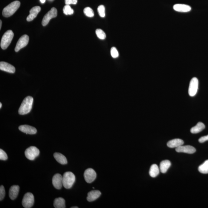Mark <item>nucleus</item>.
<instances>
[{"label": "nucleus", "instance_id": "8", "mask_svg": "<svg viewBox=\"0 0 208 208\" xmlns=\"http://www.w3.org/2000/svg\"><path fill=\"white\" fill-rule=\"evenodd\" d=\"M198 81L194 77L190 81L189 89V94L190 97H194L197 94L198 89Z\"/></svg>", "mask_w": 208, "mask_h": 208}, {"label": "nucleus", "instance_id": "2", "mask_svg": "<svg viewBox=\"0 0 208 208\" xmlns=\"http://www.w3.org/2000/svg\"><path fill=\"white\" fill-rule=\"evenodd\" d=\"M21 3L19 1H16L12 2L4 9L2 15L6 17L11 16L17 11Z\"/></svg>", "mask_w": 208, "mask_h": 208}, {"label": "nucleus", "instance_id": "33", "mask_svg": "<svg viewBox=\"0 0 208 208\" xmlns=\"http://www.w3.org/2000/svg\"><path fill=\"white\" fill-rule=\"evenodd\" d=\"M78 2V0H65V3L66 5H69L73 4H76Z\"/></svg>", "mask_w": 208, "mask_h": 208}, {"label": "nucleus", "instance_id": "26", "mask_svg": "<svg viewBox=\"0 0 208 208\" xmlns=\"http://www.w3.org/2000/svg\"><path fill=\"white\" fill-rule=\"evenodd\" d=\"M84 14L88 17H91L94 16V13L93 9L90 7H86L84 9Z\"/></svg>", "mask_w": 208, "mask_h": 208}, {"label": "nucleus", "instance_id": "19", "mask_svg": "<svg viewBox=\"0 0 208 208\" xmlns=\"http://www.w3.org/2000/svg\"><path fill=\"white\" fill-rule=\"evenodd\" d=\"M184 142L182 140L180 139H174L171 140L167 143V145L168 147L170 148H177L182 146Z\"/></svg>", "mask_w": 208, "mask_h": 208}, {"label": "nucleus", "instance_id": "23", "mask_svg": "<svg viewBox=\"0 0 208 208\" xmlns=\"http://www.w3.org/2000/svg\"><path fill=\"white\" fill-rule=\"evenodd\" d=\"M54 206L55 208H66L65 199L62 197L56 198L54 201Z\"/></svg>", "mask_w": 208, "mask_h": 208}, {"label": "nucleus", "instance_id": "34", "mask_svg": "<svg viewBox=\"0 0 208 208\" xmlns=\"http://www.w3.org/2000/svg\"><path fill=\"white\" fill-rule=\"evenodd\" d=\"M208 140V135L201 137V138H200L199 140H198V141H199L200 143H202Z\"/></svg>", "mask_w": 208, "mask_h": 208}, {"label": "nucleus", "instance_id": "31", "mask_svg": "<svg viewBox=\"0 0 208 208\" xmlns=\"http://www.w3.org/2000/svg\"><path fill=\"white\" fill-rule=\"evenodd\" d=\"M8 158L7 154L2 149H0V159L6 160Z\"/></svg>", "mask_w": 208, "mask_h": 208}, {"label": "nucleus", "instance_id": "10", "mask_svg": "<svg viewBox=\"0 0 208 208\" xmlns=\"http://www.w3.org/2000/svg\"><path fill=\"white\" fill-rule=\"evenodd\" d=\"M29 37L27 35H24L19 38L15 48V51L18 52L21 49L26 47L28 43Z\"/></svg>", "mask_w": 208, "mask_h": 208}, {"label": "nucleus", "instance_id": "1", "mask_svg": "<svg viewBox=\"0 0 208 208\" xmlns=\"http://www.w3.org/2000/svg\"><path fill=\"white\" fill-rule=\"evenodd\" d=\"M33 102V98L30 96H28L23 100L19 109V113L21 115L28 114L31 110Z\"/></svg>", "mask_w": 208, "mask_h": 208}, {"label": "nucleus", "instance_id": "13", "mask_svg": "<svg viewBox=\"0 0 208 208\" xmlns=\"http://www.w3.org/2000/svg\"><path fill=\"white\" fill-rule=\"evenodd\" d=\"M19 129L27 134H34L37 133V130L35 128L28 125H21L19 127Z\"/></svg>", "mask_w": 208, "mask_h": 208}, {"label": "nucleus", "instance_id": "35", "mask_svg": "<svg viewBox=\"0 0 208 208\" xmlns=\"http://www.w3.org/2000/svg\"><path fill=\"white\" fill-rule=\"evenodd\" d=\"M41 2L42 3H45V1H46V0H40Z\"/></svg>", "mask_w": 208, "mask_h": 208}, {"label": "nucleus", "instance_id": "4", "mask_svg": "<svg viewBox=\"0 0 208 208\" xmlns=\"http://www.w3.org/2000/svg\"><path fill=\"white\" fill-rule=\"evenodd\" d=\"M14 33L12 30H9L5 33L2 36L1 42V48L4 50L6 49L11 43L14 37Z\"/></svg>", "mask_w": 208, "mask_h": 208}, {"label": "nucleus", "instance_id": "11", "mask_svg": "<svg viewBox=\"0 0 208 208\" xmlns=\"http://www.w3.org/2000/svg\"><path fill=\"white\" fill-rule=\"evenodd\" d=\"M52 183L56 189H60L62 185V176L59 173H57L52 178Z\"/></svg>", "mask_w": 208, "mask_h": 208}, {"label": "nucleus", "instance_id": "17", "mask_svg": "<svg viewBox=\"0 0 208 208\" xmlns=\"http://www.w3.org/2000/svg\"><path fill=\"white\" fill-rule=\"evenodd\" d=\"M101 195V193L100 191L97 190L91 191L88 193L87 200L88 202H93L98 199L99 197Z\"/></svg>", "mask_w": 208, "mask_h": 208}, {"label": "nucleus", "instance_id": "12", "mask_svg": "<svg viewBox=\"0 0 208 208\" xmlns=\"http://www.w3.org/2000/svg\"><path fill=\"white\" fill-rule=\"evenodd\" d=\"M176 151L177 152H182L189 154H192L196 152L195 148L190 145L186 146H182L176 148Z\"/></svg>", "mask_w": 208, "mask_h": 208}, {"label": "nucleus", "instance_id": "32", "mask_svg": "<svg viewBox=\"0 0 208 208\" xmlns=\"http://www.w3.org/2000/svg\"><path fill=\"white\" fill-rule=\"evenodd\" d=\"M5 196V190L3 185L0 186V201H2Z\"/></svg>", "mask_w": 208, "mask_h": 208}, {"label": "nucleus", "instance_id": "5", "mask_svg": "<svg viewBox=\"0 0 208 208\" xmlns=\"http://www.w3.org/2000/svg\"><path fill=\"white\" fill-rule=\"evenodd\" d=\"M39 154V150L35 146H32L27 148L25 152V155L28 159L33 160Z\"/></svg>", "mask_w": 208, "mask_h": 208}, {"label": "nucleus", "instance_id": "28", "mask_svg": "<svg viewBox=\"0 0 208 208\" xmlns=\"http://www.w3.org/2000/svg\"><path fill=\"white\" fill-rule=\"evenodd\" d=\"M63 12L64 14L66 15H72L74 13V10L71 8L70 6L68 5H66L64 6L63 9Z\"/></svg>", "mask_w": 208, "mask_h": 208}, {"label": "nucleus", "instance_id": "38", "mask_svg": "<svg viewBox=\"0 0 208 208\" xmlns=\"http://www.w3.org/2000/svg\"><path fill=\"white\" fill-rule=\"evenodd\" d=\"M2 103H0V108H1V107H2Z\"/></svg>", "mask_w": 208, "mask_h": 208}, {"label": "nucleus", "instance_id": "9", "mask_svg": "<svg viewBox=\"0 0 208 208\" xmlns=\"http://www.w3.org/2000/svg\"><path fill=\"white\" fill-rule=\"evenodd\" d=\"M84 177L86 182L91 183L95 180L97 177V173L93 169H88L85 171Z\"/></svg>", "mask_w": 208, "mask_h": 208}, {"label": "nucleus", "instance_id": "6", "mask_svg": "<svg viewBox=\"0 0 208 208\" xmlns=\"http://www.w3.org/2000/svg\"><path fill=\"white\" fill-rule=\"evenodd\" d=\"M34 203V197L31 193L28 192L25 195L22 201V206L25 208H30Z\"/></svg>", "mask_w": 208, "mask_h": 208}, {"label": "nucleus", "instance_id": "22", "mask_svg": "<svg viewBox=\"0 0 208 208\" xmlns=\"http://www.w3.org/2000/svg\"><path fill=\"white\" fill-rule=\"evenodd\" d=\"M205 128V125L202 122H198L196 126L192 128L190 130L191 132L193 134H196L204 130Z\"/></svg>", "mask_w": 208, "mask_h": 208}, {"label": "nucleus", "instance_id": "25", "mask_svg": "<svg viewBox=\"0 0 208 208\" xmlns=\"http://www.w3.org/2000/svg\"><path fill=\"white\" fill-rule=\"evenodd\" d=\"M200 172L203 174L208 173V160L205 161L202 164L200 165L198 168Z\"/></svg>", "mask_w": 208, "mask_h": 208}, {"label": "nucleus", "instance_id": "18", "mask_svg": "<svg viewBox=\"0 0 208 208\" xmlns=\"http://www.w3.org/2000/svg\"><path fill=\"white\" fill-rule=\"evenodd\" d=\"M19 186L14 185L10 187L9 190V196L12 200L15 199L18 195L19 191Z\"/></svg>", "mask_w": 208, "mask_h": 208}, {"label": "nucleus", "instance_id": "20", "mask_svg": "<svg viewBox=\"0 0 208 208\" xmlns=\"http://www.w3.org/2000/svg\"><path fill=\"white\" fill-rule=\"evenodd\" d=\"M171 162L169 160H165L161 162L160 165V171L162 173H165L171 166Z\"/></svg>", "mask_w": 208, "mask_h": 208}, {"label": "nucleus", "instance_id": "7", "mask_svg": "<svg viewBox=\"0 0 208 208\" xmlns=\"http://www.w3.org/2000/svg\"><path fill=\"white\" fill-rule=\"evenodd\" d=\"M58 15L57 9L53 7L45 15L42 19V25L43 26H46L49 23V21L52 18H55Z\"/></svg>", "mask_w": 208, "mask_h": 208}, {"label": "nucleus", "instance_id": "3", "mask_svg": "<svg viewBox=\"0 0 208 208\" xmlns=\"http://www.w3.org/2000/svg\"><path fill=\"white\" fill-rule=\"evenodd\" d=\"M76 180L74 175L70 172H66L62 176V184L64 187L66 189L72 187Z\"/></svg>", "mask_w": 208, "mask_h": 208}, {"label": "nucleus", "instance_id": "15", "mask_svg": "<svg viewBox=\"0 0 208 208\" xmlns=\"http://www.w3.org/2000/svg\"><path fill=\"white\" fill-rule=\"evenodd\" d=\"M0 69L10 73H14L16 71L15 68L13 65L7 62L2 61L0 62Z\"/></svg>", "mask_w": 208, "mask_h": 208}, {"label": "nucleus", "instance_id": "27", "mask_svg": "<svg viewBox=\"0 0 208 208\" xmlns=\"http://www.w3.org/2000/svg\"><path fill=\"white\" fill-rule=\"evenodd\" d=\"M96 34H97V36L100 39L103 40L105 39L106 37V35L105 32L101 29H97L96 30Z\"/></svg>", "mask_w": 208, "mask_h": 208}, {"label": "nucleus", "instance_id": "16", "mask_svg": "<svg viewBox=\"0 0 208 208\" xmlns=\"http://www.w3.org/2000/svg\"><path fill=\"white\" fill-rule=\"evenodd\" d=\"M41 8L40 7L37 6H35L32 8L30 10V14L28 16L27 18V21L28 22H30L34 19L39 12L41 11Z\"/></svg>", "mask_w": 208, "mask_h": 208}, {"label": "nucleus", "instance_id": "24", "mask_svg": "<svg viewBox=\"0 0 208 208\" xmlns=\"http://www.w3.org/2000/svg\"><path fill=\"white\" fill-rule=\"evenodd\" d=\"M160 172V170L158 165L156 164H153L151 166L149 174L151 177L155 178L158 176Z\"/></svg>", "mask_w": 208, "mask_h": 208}, {"label": "nucleus", "instance_id": "36", "mask_svg": "<svg viewBox=\"0 0 208 208\" xmlns=\"http://www.w3.org/2000/svg\"><path fill=\"white\" fill-rule=\"evenodd\" d=\"M2 21H0V29H1V27H2Z\"/></svg>", "mask_w": 208, "mask_h": 208}, {"label": "nucleus", "instance_id": "29", "mask_svg": "<svg viewBox=\"0 0 208 208\" xmlns=\"http://www.w3.org/2000/svg\"><path fill=\"white\" fill-rule=\"evenodd\" d=\"M105 7L103 5H101L98 6V12L100 16L104 17L105 16Z\"/></svg>", "mask_w": 208, "mask_h": 208}, {"label": "nucleus", "instance_id": "21", "mask_svg": "<svg viewBox=\"0 0 208 208\" xmlns=\"http://www.w3.org/2000/svg\"><path fill=\"white\" fill-rule=\"evenodd\" d=\"M54 158L59 163L62 165H65L67 163V160L66 157L63 155L59 153H55L54 154Z\"/></svg>", "mask_w": 208, "mask_h": 208}, {"label": "nucleus", "instance_id": "30", "mask_svg": "<svg viewBox=\"0 0 208 208\" xmlns=\"http://www.w3.org/2000/svg\"><path fill=\"white\" fill-rule=\"evenodd\" d=\"M111 54L113 58H118L119 56V53L117 49L115 47H112L111 49Z\"/></svg>", "mask_w": 208, "mask_h": 208}, {"label": "nucleus", "instance_id": "14", "mask_svg": "<svg viewBox=\"0 0 208 208\" xmlns=\"http://www.w3.org/2000/svg\"><path fill=\"white\" fill-rule=\"evenodd\" d=\"M173 9L175 11L180 13H187L192 9L190 6L184 4H176L173 6Z\"/></svg>", "mask_w": 208, "mask_h": 208}, {"label": "nucleus", "instance_id": "37", "mask_svg": "<svg viewBox=\"0 0 208 208\" xmlns=\"http://www.w3.org/2000/svg\"><path fill=\"white\" fill-rule=\"evenodd\" d=\"M78 207H71V208H78Z\"/></svg>", "mask_w": 208, "mask_h": 208}]
</instances>
